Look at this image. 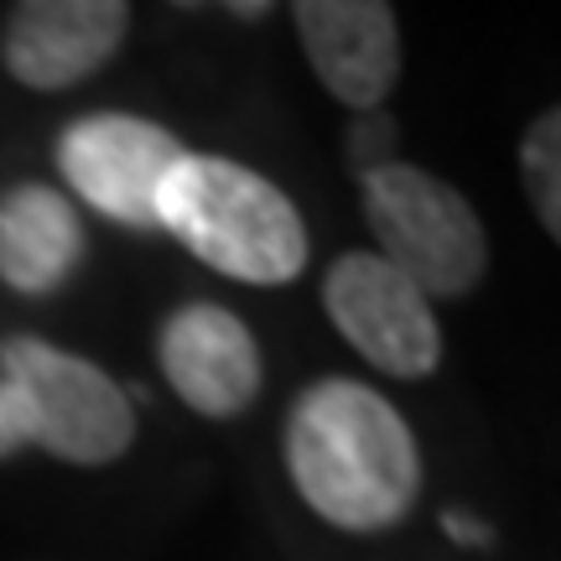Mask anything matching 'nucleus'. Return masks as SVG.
Listing matches in <instances>:
<instances>
[{"label": "nucleus", "instance_id": "20e7f679", "mask_svg": "<svg viewBox=\"0 0 561 561\" xmlns=\"http://www.w3.org/2000/svg\"><path fill=\"white\" fill-rule=\"evenodd\" d=\"M0 385L21 411L26 442L47 447L53 458L104 468L136 442L130 396L104 375L100 364L68 354L47 339L0 343Z\"/></svg>", "mask_w": 561, "mask_h": 561}, {"label": "nucleus", "instance_id": "1a4fd4ad", "mask_svg": "<svg viewBox=\"0 0 561 561\" xmlns=\"http://www.w3.org/2000/svg\"><path fill=\"white\" fill-rule=\"evenodd\" d=\"M157 359L167 385L208 421L240 416L261 396V348L219 301H187L161 322Z\"/></svg>", "mask_w": 561, "mask_h": 561}, {"label": "nucleus", "instance_id": "6e6552de", "mask_svg": "<svg viewBox=\"0 0 561 561\" xmlns=\"http://www.w3.org/2000/svg\"><path fill=\"white\" fill-rule=\"evenodd\" d=\"M301 53L348 110H380L401 79V26L390 0H291Z\"/></svg>", "mask_w": 561, "mask_h": 561}, {"label": "nucleus", "instance_id": "4468645a", "mask_svg": "<svg viewBox=\"0 0 561 561\" xmlns=\"http://www.w3.org/2000/svg\"><path fill=\"white\" fill-rule=\"evenodd\" d=\"M447 536H453L458 546H489L494 541V530L479 525V520H468V515H447Z\"/></svg>", "mask_w": 561, "mask_h": 561}, {"label": "nucleus", "instance_id": "39448f33", "mask_svg": "<svg viewBox=\"0 0 561 561\" xmlns=\"http://www.w3.org/2000/svg\"><path fill=\"white\" fill-rule=\"evenodd\" d=\"M322 307L343 343H354L375 369L396 380H426L442 364V328L432 301L375 250H348L328 265Z\"/></svg>", "mask_w": 561, "mask_h": 561}, {"label": "nucleus", "instance_id": "9b49d317", "mask_svg": "<svg viewBox=\"0 0 561 561\" xmlns=\"http://www.w3.org/2000/svg\"><path fill=\"white\" fill-rule=\"evenodd\" d=\"M520 182L530 208L551 240L561 244V104L541 110L520 140Z\"/></svg>", "mask_w": 561, "mask_h": 561}, {"label": "nucleus", "instance_id": "9d476101", "mask_svg": "<svg viewBox=\"0 0 561 561\" xmlns=\"http://www.w3.org/2000/svg\"><path fill=\"white\" fill-rule=\"evenodd\" d=\"M83 261V224L79 208L42 187L21 182L0 198V280L21 297H47L73 276Z\"/></svg>", "mask_w": 561, "mask_h": 561}, {"label": "nucleus", "instance_id": "2eb2a0df", "mask_svg": "<svg viewBox=\"0 0 561 561\" xmlns=\"http://www.w3.org/2000/svg\"><path fill=\"white\" fill-rule=\"evenodd\" d=\"M224 5H229V11H234V16L255 21V16H265V11H271V5H276V0H224Z\"/></svg>", "mask_w": 561, "mask_h": 561}, {"label": "nucleus", "instance_id": "dca6fc26", "mask_svg": "<svg viewBox=\"0 0 561 561\" xmlns=\"http://www.w3.org/2000/svg\"><path fill=\"white\" fill-rule=\"evenodd\" d=\"M178 5H198V0H178Z\"/></svg>", "mask_w": 561, "mask_h": 561}, {"label": "nucleus", "instance_id": "f8f14e48", "mask_svg": "<svg viewBox=\"0 0 561 561\" xmlns=\"http://www.w3.org/2000/svg\"><path fill=\"white\" fill-rule=\"evenodd\" d=\"M348 161L364 172H375V167H385V161H396V121H385V115H364L354 130H348Z\"/></svg>", "mask_w": 561, "mask_h": 561}, {"label": "nucleus", "instance_id": "f257e3e1", "mask_svg": "<svg viewBox=\"0 0 561 561\" xmlns=\"http://www.w3.org/2000/svg\"><path fill=\"white\" fill-rule=\"evenodd\" d=\"M286 473L328 525L375 536L411 515L421 494L416 437L380 390L359 380L307 385L286 416Z\"/></svg>", "mask_w": 561, "mask_h": 561}, {"label": "nucleus", "instance_id": "ddd939ff", "mask_svg": "<svg viewBox=\"0 0 561 561\" xmlns=\"http://www.w3.org/2000/svg\"><path fill=\"white\" fill-rule=\"evenodd\" d=\"M21 447H26V426H21V411L11 401V390L0 385V458H11Z\"/></svg>", "mask_w": 561, "mask_h": 561}, {"label": "nucleus", "instance_id": "423d86ee", "mask_svg": "<svg viewBox=\"0 0 561 561\" xmlns=\"http://www.w3.org/2000/svg\"><path fill=\"white\" fill-rule=\"evenodd\" d=\"M178 157V136L140 115H83L58 136L62 182L125 229H157V193Z\"/></svg>", "mask_w": 561, "mask_h": 561}, {"label": "nucleus", "instance_id": "7ed1b4c3", "mask_svg": "<svg viewBox=\"0 0 561 561\" xmlns=\"http://www.w3.org/2000/svg\"><path fill=\"white\" fill-rule=\"evenodd\" d=\"M375 255L401 271L421 297H468L489 271V234L479 208L426 167L385 161L359 178Z\"/></svg>", "mask_w": 561, "mask_h": 561}, {"label": "nucleus", "instance_id": "0eeeda50", "mask_svg": "<svg viewBox=\"0 0 561 561\" xmlns=\"http://www.w3.org/2000/svg\"><path fill=\"white\" fill-rule=\"evenodd\" d=\"M130 5L125 0H16L5 16L0 58L26 89H73L121 53Z\"/></svg>", "mask_w": 561, "mask_h": 561}, {"label": "nucleus", "instance_id": "f03ea898", "mask_svg": "<svg viewBox=\"0 0 561 561\" xmlns=\"http://www.w3.org/2000/svg\"><path fill=\"white\" fill-rule=\"evenodd\" d=\"M157 229L178 234L203 265L250 286H280L307 265L297 203L229 157L182 151L157 193Z\"/></svg>", "mask_w": 561, "mask_h": 561}]
</instances>
